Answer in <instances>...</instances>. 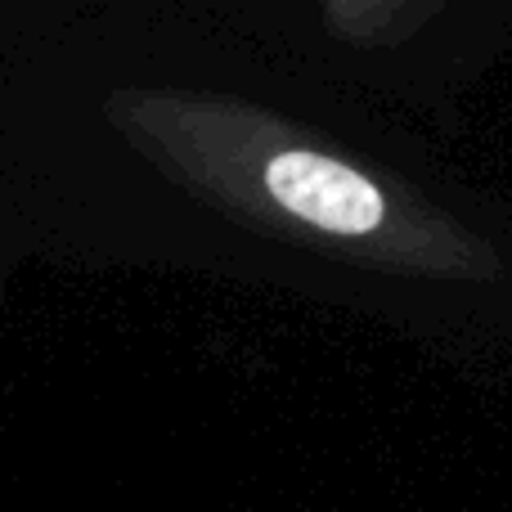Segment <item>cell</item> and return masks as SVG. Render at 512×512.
Instances as JSON below:
<instances>
[{
    "instance_id": "1",
    "label": "cell",
    "mask_w": 512,
    "mask_h": 512,
    "mask_svg": "<svg viewBox=\"0 0 512 512\" xmlns=\"http://www.w3.org/2000/svg\"><path fill=\"white\" fill-rule=\"evenodd\" d=\"M270 194L292 216L319 225L328 234H369L382 221V194L364 176H355L342 162H328L319 153H279L265 171Z\"/></svg>"
}]
</instances>
